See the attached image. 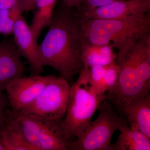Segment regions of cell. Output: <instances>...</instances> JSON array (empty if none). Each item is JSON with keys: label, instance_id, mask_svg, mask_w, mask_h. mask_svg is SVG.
Wrapping results in <instances>:
<instances>
[{"label": "cell", "instance_id": "obj_1", "mask_svg": "<svg viewBox=\"0 0 150 150\" xmlns=\"http://www.w3.org/2000/svg\"><path fill=\"white\" fill-rule=\"evenodd\" d=\"M72 9L65 7L54 12L48 31L38 45L41 65L51 67L70 81L84 66L81 54V17Z\"/></svg>", "mask_w": 150, "mask_h": 150}, {"label": "cell", "instance_id": "obj_2", "mask_svg": "<svg viewBox=\"0 0 150 150\" xmlns=\"http://www.w3.org/2000/svg\"><path fill=\"white\" fill-rule=\"evenodd\" d=\"M81 27L83 42L95 45L110 43L118 50L130 39L149 34L150 16L148 13L114 19H85L81 17Z\"/></svg>", "mask_w": 150, "mask_h": 150}, {"label": "cell", "instance_id": "obj_3", "mask_svg": "<svg viewBox=\"0 0 150 150\" xmlns=\"http://www.w3.org/2000/svg\"><path fill=\"white\" fill-rule=\"evenodd\" d=\"M107 98L105 94L99 93L93 87L90 80L89 68L84 65L71 86L67 112L62 120L70 142L83 134L100 104Z\"/></svg>", "mask_w": 150, "mask_h": 150}, {"label": "cell", "instance_id": "obj_4", "mask_svg": "<svg viewBox=\"0 0 150 150\" xmlns=\"http://www.w3.org/2000/svg\"><path fill=\"white\" fill-rule=\"evenodd\" d=\"M5 113L6 122L18 129L35 150H69L63 119L14 113L7 109Z\"/></svg>", "mask_w": 150, "mask_h": 150}, {"label": "cell", "instance_id": "obj_5", "mask_svg": "<svg viewBox=\"0 0 150 150\" xmlns=\"http://www.w3.org/2000/svg\"><path fill=\"white\" fill-rule=\"evenodd\" d=\"M138 39L128 40L118 50L116 62L120 67L117 86L107 97L120 109L135 98L145 96L149 91L140 80L137 67V42Z\"/></svg>", "mask_w": 150, "mask_h": 150}, {"label": "cell", "instance_id": "obj_6", "mask_svg": "<svg viewBox=\"0 0 150 150\" xmlns=\"http://www.w3.org/2000/svg\"><path fill=\"white\" fill-rule=\"evenodd\" d=\"M99 115L80 137L70 142L69 150H108L115 131L127 125V121L115 112L106 99L100 104Z\"/></svg>", "mask_w": 150, "mask_h": 150}, {"label": "cell", "instance_id": "obj_7", "mask_svg": "<svg viewBox=\"0 0 150 150\" xmlns=\"http://www.w3.org/2000/svg\"><path fill=\"white\" fill-rule=\"evenodd\" d=\"M70 89L69 81L65 78L50 75L48 83L35 100L16 113L32 114L53 120L63 119L67 112Z\"/></svg>", "mask_w": 150, "mask_h": 150}, {"label": "cell", "instance_id": "obj_8", "mask_svg": "<svg viewBox=\"0 0 150 150\" xmlns=\"http://www.w3.org/2000/svg\"><path fill=\"white\" fill-rule=\"evenodd\" d=\"M50 75H33L14 79L5 89L12 112L18 113L30 105L42 91Z\"/></svg>", "mask_w": 150, "mask_h": 150}, {"label": "cell", "instance_id": "obj_9", "mask_svg": "<svg viewBox=\"0 0 150 150\" xmlns=\"http://www.w3.org/2000/svg\"><path fill=\"white\" fill-rule=\"evenodd\" d=\"M150 9V0H121L79 14L85 19H114L148 13Z\"/></svg>", "mask_w": 150, "mask_h": 150}, {"label": "cell", "instance_id": "obj_10", "mask_svg": "<svg viewBox=\"0 0 150 150\" xmlns=\"http://www.w3.org/2000/svg\"><path fill=\"white\" fill-rule=\"evenodd\" d=\"M13 40L19 54L29 64L33 75H40L43 71L38 52V45L30 26L22 15L19 17L14 26Z\"/></svg>", "mask_w": 150, "mask_h": 150}, {"label": "cell", "instance_id": "obj_11", "mask_svg": "<svg viewBox=\"0 0 150 150\" xmlns=\"http://www.w3.org/2000/svg\"><path fill=\"white\" fill-rule=\"evenodd\" d=\"M25 67L13 39L0 42V90L12 80L23 76Z\"/></svg>", "mask_w": 150, "mask_h": 150}, {"label": "cell", "instance_id": "obj_12", "mask_svg": "<svg viewBox=\"0 0 150 150\" xmlns=\"http://www.w3.org/2000/svg\"><path fill=\"white\" fill-rule=\"evenodd\" d=\"M130 126L150 139V95L135 98L120 108Z\"/></svg>", "mask_w": 150, "mask_h": 150}, {"label": "cell", "instance_id": "obj_13", "mask_svg": "<svg viewBox=\"0 0 150 150\" xmlns=\"http://www.w3.org/2000/svg\"><path fill=\"white\" fill-rule=\"evenodd\" d=\"M112 44L95 45L82 42L81 58L84 65L107 66L116 62L117 55Z\"/></svg>", "mask_w": 150, "mask_h": 150}, {"label": "cell", "instance_id": "obj_14", "mask_svg": "<svg viewBox=\"0 0 150 150\" xmlns=\"http://www.w3.org/2000/svg\"><path fill=\"white\" fill-rule=\"evenodd\" d=\"M119 131L118 139L110 145L108 150H150V139L140 130L126 125Z\"/></svg>", "mask_w": 150, "mask_h": 150}, {"label": "cell", "instance_id": "obj_15", "mask_svg": "<svg viewBox=\"0 0 150 150\" xmlns=\"http://www.w3.org/2000/svg\"><path fill=\"white\" fill-rule=\"evenodd\" d=\"M57 0H36L35 11L30 26L35 40H37L44 28L48 27L54 16Z\"/></svg>", "mask_w": 150, "mask_h": 150}, {"label": "cell", "instance_id": "obj_16", "mask_svg": "<svg viewBox=\"0 0 150 150\" xmlns=\"http://www.w3.org/2000/svg\"><path fill=\"white\" fill-rule=\"evenodd\" d=\"M0 137L6 150H35L21 132L7 122Z\"/></svg>", "mask_w": 150, "mask_h": 150}, {"label": "cell", "instance_id": "obj_17", "mask_svg": "<svg viewBox=\"0 0 150 150\" xmlns=\"http://www.w3.org/2000/svg\"><path fill=\"white\" fill-rule=\"evenodd\" d=\"M22 13L17 6L0 10V30L5 37L12 34L14 26Z\"/></svg>", "mask_w": 150, "mask_h": 150}, {"label": "cell", "instance_id": "obj_18", "mask_svg": "<svg viewBox=\"0 0 150 150\" xmlns=\"http://www.w3.org/2000/svg\"><path fill=\"white\" fill-rule=\"evenodd\" d=\"M120 67L115 62L106 67L104 78L103 89L105 92L108 91L107 97L113 92L117 86Z\"/></svg>", "mask_w": 150, "mask_h": 150}, {"label": "cell", "instance_id": "obj_19", "mask_svg": "<svg viewBox=\"0 0 150 150\" xmlns=\"http://www.w3.org/2000/svg\"><path fill=\"white\" fill-rule=\"evenodd\" d=\"M106 67L95 65L89 67L90 80L96 90L100 93H105L103 89V78Z\"/></svg>", "mask_w": 150, "mask_h": 150}, {"label": "cell", "instance_id": "obj_20", "mask_svg": "<svg viewBox=\"0 0 150 150\" xmlns=\"http://www.w3.org/2000/svg\"><path fill=\"white\" fill-rule=\"evenodd\" d=\"M8 105V98L5 91L0 90V136L6 124L5 112Z\"/></svg>", "mask_w": 150, "mask_h": 150}, {"label": "cell", "instance_id": "obj_21", "mask_svg": "<svg viewBox=\"0 0 150 150\" xmlns=\"http://www.w3.org/2000/svg\"><path fill=\"white\" fill-rule=\"evenodd\" d=\"M35 1L36 0H17L16 5L23 13L34 8Z\"/></svg>", "mask_w": 150, "mask_h": 150}, {"label": "cell", "instance_id": "obj_22", "mask_svg": "<svg viewBox=\"0 0 150 150\" xmlns=\"http://www.w3.org/2000/svg\"><path fill=\"white\" fill-rule=\"evenodd\" d=\"M83 1V0H63V1L66 7L76 8L79 12Z\"/></svg>", "mask_w": 150, "mask_h": 150}, {"label": "cell", "instance_id": "obj_23", "mask_svg": "<svg viewBox=\"0 0 150 150\" xmlns=\"http://www.w3.org/2000/svg\"><path fill=\"white\" fill-rule=\"evenodd\" d=\"M17 0H0V10L8 8L16 5Z\"/></svg>", "mask_w": 150, "mask_h": 150}, {"label": "cell", "instance_id": "obj_24", "mask_svg": "<svg viewBox=\"0 0 150 150\" xmlns=\"http://www.w3.org/2000/svg\"><path fill=\"white\" fill-rule=\"evenodd\" d=\"M0 150H6L4 146L3 145L1 137H0Z\"/></svg>", "mask_w": 150, "mask_h": 150}, {"label": "cell", "instance_id": "obj_25", "mask_svg": "<svg viewBox=\"0 0 150 150\" xmlns=\"http://www.w3.org/2000/svg\"><path fill=\"white\" fill-rule=\"evenodd\" d=\"M1 30H0V35H1Z\"/></svg>", "mask_w": 150, "mask_h": 150}]
</instances>
